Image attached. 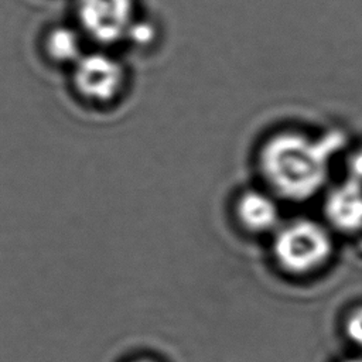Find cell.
Masks as SVG:
<instances>
[{
	"instance_id": "cell-5",
	"label": "cell",
	"mask_w": 362,
	"mask_h": 362,
	"mask_svg": "<svg viewBox=\"0 0 362 362\" xmlns=\"http://www.w3.org/2000/svg\"><path fill=\"white\" fill-rule=\"evenodd\" d=\"M325 216L332 226L344 232L362 228V184L348 178L335 185L325 198Z\"/></svg>"
},
{
	"instance_id": "cell-11",
	"label": "cell",
	"mask_w": 362,
	"mask_h": 362,
	"mask_svg": "<svg viewBox=\"0 0 362 362\" xmlns=\"http://www.w3.org/2000/svg\"><path fill=\"white\" fill-rule=\"evenodd\" d=\"M346 362H362V359H351V361H346Z\"/></svg>"
},
{
	"instance_id": "cell-3",
	"label": "cell",
	"mask_w": 362,
	"mask_h": 362,
	"mask_svg": "<svg viewBox=\"0 0 362 362\" xmlns=\"http://www.w3.org/2000/svg\"><path fill=\"white\" fill-rule=\"evenodd\" d=\"M133 0H78V16L85 33L98 42L112 44L127 35Z\"/></svg>"
},
{
	"instance_id": "cell-1",
	"label": "cell",
	"mask_w": 362,
	"mask_h": 362,
	"mask_svg": "<svg viewBox=\"0 0 362 362\" xmlns=\"http://www.w3.org/2000/svg\"><path fill=\"white\" fill-rule=\"evenodd\" d=\"M338 144L335 136L314 140L300 133H279L260 150L262 175L280 197L290 201L308 199L325 184L329 157Z\"/></svg>"
},
{
	"instance_id": "cell-6",
	"label": "cell",
	"mask_w": 362,
	"mask_h": 362,
	"mask_svg": "<svg viewBox=\"0 0 362 362\" xmlns=\"http://www.w3.org/2000/svg\"><path fill=\"white\" fill-rule=\"evenodd\" d=\"M236 215L242 225L256 233L279 228L280 211L276 199L262 191H246L236 202Z\"/></svg>"
},
{
	"instance_id": "cell-4",
	"label": "cell",
	"mask_w": 362,
	"mask_h": 362,
	"mask_svg": "<svg viewBox=\"0 0 362 362\" xmlns=\"http://www.w3.org/2000/svg\"><path fill=\"white\" fill-rule=\"evenodd\" d=\"M123 79L124 72L120 62L106 54H86L75 62V86L88 99L105 102L115 98Z\"/></svg>"
},
{
	"instance_id": "cell-10",
	"label": "cell",
	"mask_w": 362,
	"mask_h": 362,
	"mask_svg": "<svg viewBox=\"0 0 362 362\" xmlns=\"http://www.w3.org/2000/svg\"><path fill=\"white\" fill-rule=\"evenodd\" d=\"M348 171H349V178L362 184V150L356 151L348 163Z\"/></svg>"
},
{
	"instance_id": "cell-7",
	"label": "cell",
	"mask_w": 362,
	"mask_h": 362,
	"mask_svg": "<svg viewBox=\"0 0 362 362\" xmlns=\"http://www.w3.org/2000/svg\"><path fill=\"white\" fill-rule=\"evenodd\" d=\"M47 51L57 61L76 62L82 57L79 35L72 28L58 27L47 38Z\"/></svg>"
},
{
	"instance_id": "cell-12",
	"label": "cell",
	"mask_w": 362,
	"mask_h": 362,
	"mask_svg": "<svg viewBox=\"0 0 362 362\" xmlns=\"http://www.w3.org/2000/svg\"><path fill=\"white\" fill-rule=\"evenodd\" d=\"M141 362H146V361H141Z\"/></svg>"
},
{
	"instance_id": "cell-8",
	"label": "cell",
	"mask_w": 362,
	"mask_h": 362,
	"mask_svg": "<svg viewBox=\"0 0 362 362\" xmlns=\"http://www.w3.org/2000/svg\"><path fill=\"white\" fill-rule=\"evenodd\" d=\"M346 334L352 342L362 346V308L349 315L346 321Z\"/></svg>"
},
{
	"instance_id": "cell-2",
	"label": "cell",
	"mask_w": 362,
	"mask_h": 362,
	"mask_svg": "<svg viewBox=\"0 0 362 362\" xmlns=\"http://www.w3.org/2000/svg\"><path fill=\"white\" fill-rule=\"evenodd\" d=\"M331 250L329 232L313 219H294L276 229L274 257L287 272H313L328 260Z\"/></svg>"
},
{
	"instance_id": "cell-9",
	"label": "cell",
	"mask_w": 362,
	"mask_h": 362,
	"mask_svg": "<svg viewBox=\"0 0 362 362\" xmlns=\"http://www.w3.org/2000/svg\"><path fill=\"white\" fill-rule=\"evenodd\" d=\"M133 42L146 44L150 42L153 38V27L147 23H134L130 25L127 35Z\"/></svg>"
}]
</instances>
